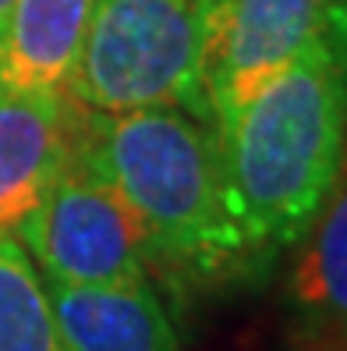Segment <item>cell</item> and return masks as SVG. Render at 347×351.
I'll return each mask as SVG.
<instances>
[{
  "label": "cell",
  "instance_id": "1",
  "mask_svg": "<svg viewBox=\"0 0 347 351\" xmlns=\"http://www.w3.org/2000/svg\"><path fill=\"white\" fill-rule=\"evenodd\" d=\"M213 135L227 213L255 277L298 245L347 163V0Z\"/></svg>",
  "mask_w": 347,
  "mask_h": 351
},
{
  "label": "cell",
  "instance_id": "2",
  "mask_svg": "<svg viewBox=\"0 0 347 351\" xmlns=\"http://www.w3.org/2000/svg\"><path fill=\"white\" fill-rule=\"evenodd\" d=\"M131 202L156 245V277L223 284L252 277L227 213L216 135L181 107L89 114L81 149Z\"/></svg>",
  "mask_w": 347,
  "mask_h": 351
},
{
  "label": "cell",
  "instance_id": "3",
  "mask_svg": "<svg viewBox=\"0 0 347 351\" xmlns=\"http://www.w3.org/2000/svg\"><path fill=\"white\" fill-rule=\"evenodd\" d=\"M231 0H96L68 93L89 110L181 107L206 121V68Z\"/></svg>",
  "mask_w": 347,
  "mask_h": 351
},
{
  "label": "cell",
  "instance_id": "4",
  "mask_svg": "<svg viewBox=\"0 0 347 351\" xmlns=\"http://www.w3.org/2000/svg\"><path fill=\"white\" fill-rule=\"evenodd\" d=\"M43 280L142 287L156 280V245L131 202L86 156L14 231Z\"/></svg>",
  "mask_w": 347,
  "mask_h": 351
},
{
  "label": "cell",
  "instance_id": "5",
  "mask_svg": "<svg viewBox=\"0 0 347 351\" xmlns=\"http://www.w3.org/2000/svg\"><path fill=\"white\" fill-rule=\"evenodd\" d=\"M89 114L68 89H0V234H14L78 163Z\"/></svg>",
  "mask_w": 347,
  "mask_h": 351
},
{
  "label": "cell",
  "instance_id": "6",
  "mask_svg": "<svg viewBox=\"0 0 347 351\" xmlns=\"http://www.w3.org/2000/svg\"><path fill=\"white\" fill-rule=\"evenodd\" d=\"M340 0H231L206 68V125H223L255 89L287 68Z\"/></svg>",
  "mask_w": 347,
  "mask_h": 351
},
{
  "label": "cell",
  "instance_id": "7",
  "mask_svg": "<svg viewBox=\"0 0 347 351\" xmlns=\"http://www.w3.org/2000/svg\"><path fill=\"white\" fill-rule=\"evenodd\" d=\"M283 313L305 351H340L347 344V163L294 245L283 277Z\"/></svg>",
  "mask_w": 347,
  "mask_h": 351
},
{
  "label": "cell",
  "instance_id": "8",
  "mask_svg": "<svg viewBox=\"0 0 347 351\" xmlns=\"http://www.w3.org/2000/svg\"><path fill=\"white\" fill-rule=\"evenodd\" d=\"M43 287L75 351H188L153 284L78 287L43 280Z\"/></svg>",
  "mask_w": 347,
  "mask_h": 351
},
{
  "label": "cell",
  "instance_id": "9",
  "mask_svg": "<svg viewBox=\"0 0 347 351\" xmlns=\"http://www.w3.org/2000/svg\"><path fill=\"white\" fill-rule=\"evenodd\" d=\"M96 0H14L0 29V89H68Z\"/></svg>",
  "mask_w": 347,
  "mask_h": 351
},
{
  "label": "cell",
  "instance_id": "10",
  "mask_svg": "<svg viewBox=\"0 0 347 351\" xmlns=\"http://www.w3.org/2000/svg\"><path fill=\"white\" fill-rule=\"evenodd\" d=\"M0 351H75L14 234H0Z\"/></svg>",
  "mask_w": 347,
  "mask_h": 351
},
{
  "label": "cell",
  "instance_id": "11",
  "mask_svg": "<svg viewBox=\"0 0 347 351\" xmlns=\"http://www.w3.org/2000/svg\"><path fill=\"white\" fill-rule=\"evenodd\" d=\"M11 8H14V0H0V29H4V22H8Z\"/></svg>",
  "mask_w": 347,
  "mask_h": 351
},
{
  "label": "cell",
  "instance_id": "12",
  "mask_svg": "<svg viewBox=\"0 0 347 351\" xmlns=\"http://www.w3.org/2000/svg\"><path fill=\"white\" fill-rule=\"evenodd\" d=\"M340 351H347V344H344V348H340Z\"/></svg>",
  "mask_w": 347,
  "mask_h": 351
}]
</instances>
